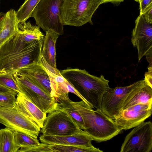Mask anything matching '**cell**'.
I'll return each mask as SVG.
<instances>
[{"label":"cell","mask_w":152,"mask_h":152,"mask_svg":"<svg viewBox=\"0 0 152 152\" xmlns=\"http://www.w3.org/2000/svg\"><path fill=\"white\" fill-rule=\"evenodd\" d=\"M43 40L26 42L17 32L0 47V71L13 73L38 61L41 56Z\"/></svg>","instance_id":"obj_1"},{"label":"cell","mask_w":152,"mask_h":152,"mask_svg":"<svg viewBox=\"0 0 152 152\" xmlns=\"http://www.w3.org/2000/svg\"><path fill=\"white\" fill-rule=\"evenodd\" d=\"M61 75L80 94L92 108L100 109L102 98L109 89V80L101 75L98 77L85 69L67 68L60 71Z\"/></svg>","instance_id":"obj_2"},{"label":"cell","mask_w":152,"mask_h":152,"mask_svg":"<svg viewBox=\"0 0 152 152\" xmlns=\"http://www.w3.org/2000/svg\"><path fill=\"white\" fill-rule=\"evenodd\" d=\"M74 102L76 108L84 123L83 129L93 140L101 142L110 140L121 131L114 120L100 109L94 110L83 101Z\"/></svg>","instance_id":"obj_3"},{"label":"cell","mask_w":152,"mask_h":152,"mask_svg":"<svg viewBox=\"0 0 152 152\" xmlns=\"http://www.w3.org/2000/svg\"><path fill=\"white\" fill-rule=\"evenodd\" d=\"M100 5L97 0H64L61 8V23L78 27L88 23L93 24L92 16Z\"/></svg>","instance_id":"obj_4"},{"label":"cell","mask_w":152,"mask_h":152,"mask_svg":"<svg viewBox=\"0 0 152 152\" xmlns=\"http://www.w3.org/2000/svg\"><path fill=\"white\" fill-rule=\"evenodd\" d=\"M64 0H40L31 17L36 24L45 32L52 30L59 35L64 34L61 18V8Z\"/></svg>","instance_id":"obj_5"},{"label":"cell","mask_w":152,"mask_h":152,"mask_svg":"<svg viewBox=\"0 0 152 152\" xmlns=\"http://www.w3.org/2000/svg\"><path fill=\"white\" fill-rule=\"evenodd\" d=\"M145 84L144 80H141L127 86L110 88L102 96L100 110L114 120L122 110L124 104L128 96Z\"/></svg>","instance_id":"obj_6"},{"label":"cell","mask_w":152,"mask_h":152,"mask_svg":"<svg viewBox=\"0 0 152 152\" xmlns=\"http://www.w3.org/2000/svg\"><path fill=\"white\" fill-rule=\"evenodd\" d=\"M13 74L20 92L26 99L46 114L55 110L57 102L54 97L26 77L14 73Z\"/></svg>","instance_id":"obj_7"},{"label":"cell","mask_w":152,"mask_h":152,"mask_svg":"<svg viewBox=\"0 0 152 152\" xmlns=\"http://www.w3.org/2000/svg\"><path fill=\"white\" fill-rule=\"evenodd\" d=\"M152 150V123L149 121L135 127L126 136L120 152H151Z\"/></svg>","instance_id":"obj_8"},{"label":"cell","mask_w":152,"mask_h":152,"mask_svg":"<svg viewBox=\"0 0 152 152\" xmlns=\"http://www.w3.org/2000/svg\"><path fill=\"white\" fill-rule=\"evenodd\" d=\"M131 41L137 49L138 61L146 56L150 65H152V23L146 21L142 14H140L135 21Z\"/></svg>","instance_id":"obj_9"},{"label":"cell","mask_w":152,"mask_h":152,"mask_svg":"<svg viewBox=\"0 0 152 152\" xmlns=\"http://www.w3.org/2000/svg\"><path fill=\"white\" fill-rule=\"evenodd\" d=\"M0 123L6 127L23 133L37 139L40 128L15 106L7 107L0 105Z\"/></svg>","instance_id":"obj_10"},{"label":"cell","mask_w":152,"mask_h":152,"mask_svg":"<svg viewBox=\"0 0 152 152\" xmlns=\"http://www.w3.org/2000/svg\"><path fill=\"white\" fill-rule=\"evenodd\" d=\"M41 129L42 134L60 136L72 135L81 129L66 113L56 110L46 116Z\"/></svg>","instance_id":"obj_11"},{"label":"cell","mask_w":152,"mask_h":152,"mask_svg":"<svg viewBox=\"0 0 152 152\" xmlns=\"http://www.w3.org/2000/svg\"><path fill=\"white\" fill-rule=\"evenodd\" d=\"M152 103H139L122 110L114 120L121 129L134 127L144 121L152 114Z\"/></svg>","instance_id":"obj_12"},{"label":"cell","mask_w":152,"mask_h":152,"mask_svg":"<svg viewBox=\"0 0 152 152\" xmlns=\"http://www.w3.org/2000/svg\"><path fill=\"white\" fill-rule=\"evenodd\" d=\"M40 62L46 69L49 76L52 90V96L56 100L73 93L85 103L86 101L80 94L61 75L57 68L50 66L41 56Z\"/></svg>","instance_id":"obj_13"},{"label":"cell","mask_w":152,"mask_h":152,"mask_svg":"<svg viewBox=\"0 0 152 152\" xmlns=\"http://www.w3.org/2000/svg\"><path fill=\"white\" fill-rule=\"evenodd\" d=\"M13 73L26 77L53 97L49 76L40 59L38 61L19 69Z\"/></svg>","instance_id":"obj_14"},{"label":"cell","mask_w":152,"mask_h":152,"mask_svg":"<svg viewBox=\"0 0 152 152\" xmlns=\"http://www.w3.org/2000/svg\"><path fill=\"white\" fill-rule=\"evenodd\" d=\"M39 140L43 143L49 145H67L92 147L93 138L84 130H81L75 134L66 136H54L42 134Z\"/></svg>","instance_id":"obj_15"},{"label":"cell","mask_w":152,"mask_h":152,"mask_svg":"<svg viewBox=\"0 0 152 152\" xmlns=\"http://www.w3.org/2000/svg\"><path fill=\"white\" fill-rule=\"evenodd\" d=\"M16 107L35 125L42 128L46 114L31 102L20 92L17 95Z\"/></svg>","instance_id":"obj_16"},{"label":"cell","mask_w":152,"mask_h":152,"mask_svg":"<svg viewBox=\"0 0 152 152\" xmlns=\"http://www.w3.org/2000/svg\"><path fill=\"white\" fill-rule=\"evenodd\" d=\"M102 152L99 148L61 145H49L43 143L35 146L20 147L18 152Z\"/></svg>","instance_id":"obj_17"},{"label":"cell","mask_w":152,"mask_h":152,"mask_svg":"<svg viewBox=\"0 0 152 152\" xmlns=\"http://www.w3.org/2000/svg\"><path fill=\"white\" fill-rule=\"evenodd\" d=\"M45 32L46 34L43 40L41 55L50 66L56 68V43L60 35L52 30Z\"/></svg>","instance_id":"obj_18"},{"label":"cell","mask_w":152,"mask_h":152,"mask_svg":"<svg viewBox=\"0 0 152 152\" xmlns=\"http://www.w3.org/2000/svg\"><path fill=\"white\" fill-rule=\"evenodd\" d=\"M18 24L16 11L14 10L11 9L5 13L0 26V47L16 34L18 29Z\"/></svg>","instance_id":"obj_19"},{"label":"cell","mask_w":152,"mask_h":152,"mask_svg":"<svg viewBox=\"0 0 152 152\" xmlns=\"http://www.w3.org/2000/svg\"><path fill=\"white\" fill-rule=\"evenodd\" d=\"M55 110L62 111L68 115L81 129H84L83 118L75 107L74 102L69 98L68 95L56 99Z\"/></svg>","instance_id":"obj_20"},{"label":"cell","mask_w":152,"mask_h":152,"mask_svg":"<svg viewBox=\"0 0 152 152\" xmlns=\"http://www.w3.org/2000/svg\"><path fill=\"white\" fill-rule=\"evenodd\" d=\"M17 33L21 39L26 42L43 40L45 37L40 27L32 25L29 21L19 23Z\"/></svg>","instance_id":"obj_21"},{"label":"cell","mask_w":152,"mask_h":152,"mask_svg":"<svg viewBox=\"0 0 152 152\" xmlns=\"http://www.w3.org/2000/svg\"><path fill=\"white\" fill-rule=\"evenodd\" d=\"M15 130L6 127L0 129V152H18L20 148L16 143Z\"/></svg>","instance_id":"obj_22"},{"label":"cell","mask_w":152,"mask_h":152,"mask_svg":"<svg viewBox=\"0 0 152 152\" xmlns=\"http://www.w3.org/2000/svg\"><path fill=\"white\" fill-rule=\"evenodd\" d=\"M139 103H152V88L146 83L124 105L122 110Z\"/></svg>","instance_id":"obj_23"},{"label":"cell","mask_w":152,"mask_h":152,"mask_svg":"<svg viewBox=\"0 0 152 152\" xmlns=\"http://www.w3.org/2000/svg\"><path fill=\"white\" fill-rule=\"evenodd\" d=\"M40 0H25L16 12L18 23H22L31 17L33 11Z\"/></svg>","instance_id":"obj_24"},{"label":"cell","mask_w":152,"mask_h":152,"mask_svg":"<svg viewBox=\"0 0 152 152\" xmlns=\"http://www.w3.org/2000/svg\"><path fill=\"white\" fill-rule=\"evenodd\" d=\"M15 137L16 144L20 148L35 146L40 143L37 139L15 130Z\"/></svg>","instance_id":"obj_25"},{"label":"cell","mask_w":152,"mask_h":152,"mask_svg":"<svg viewBox=\"0 0 152 152\" xmlns=\"http://www.w3.org/2000/svg\"><path fill=\"white\" fill-rule=\"evenodd\" d=\"M0 85L18 93L20 92L12 72L0 71Z\"/></svg>","instance_id":"obj_26"},{"label":"cell","mask_w":152,"mask_h":152,"mask_svg":"<svg viewBox=\"0 0 152 152\" xmlns=\"http://www.w3.org/2000/svg\"><path fill=\"white\" fill-rule=\"evenodd\" d=\"M17 94L15 93L0 92V105L7 107H15L17 102L15 96Z\"/></svg>","instance_id":"obj_27"},{"label":"cell","mask_w":152,"mask_h":152,"mask_svg":"<svg viewBox=\"0 0 152 152\" xmlns=\"http://www.w3.org/2000/svg\"><path fill=\"white\" fill-rule=\"evenodd\" d=\"M142 14L143 15L146 21L152 23V4L147 7Z\"/></svg>","instance_id":"obj_28"},{"label":"cell","mask_w":152,"mask_h":152,"mask_svg":"<svg viewBox=\"0 0 152 152\" xmlns=\"http://www.w3.org/2000/svg\"><path fill=\"white\" fill-rule=\"evenodd\" d=\"M148 71L145 73L144 80L146 83L152 88V67L149 66Z\"/></svg>","instance_id":"obj_29"},{"label":"cell","mask_w":152,"mask_h":152,"mask_svg":"<svg viewBox=\"0 0 152 152\" xmlns=\"http://www.w3.org/2000/svg\"><path fill=\"white\" fill-rule=\"evenodd\" d=\"M139 3L140 14H142L147 7L152 4V0H142Z\"/></svg>","instance_id":"obj_30"},{"label":"cell","mask_w":152,"mask_h":152,"mask_svg":"<svg viewBox=\"0 0 152 152\" xmlns=\"http://www.w3.org/2000/svg\"><path fill=\"white\" fill-rule=\"evenodd\" d=\"M101 4L108 2H110L117 5L119 4L121 2L124 1V0H97Z\"/></svg>","instance_id":"obj_31"},{"label":"cell","mask_w":152,"mask_h":152,"mask_svg":"<svg viewBox=\"0 0 152 152\" xmlns=\"http://www.w3.org/2000/svg\"><path fill=\"white\" fill-rule=\"evenodd\" d=\"M0 92H8L15 93L17 94L18 93V92L15 91L5 87L3 86H2L1 85H0Z\"/></svg>","instance_id":"obj_32"},{"label":"cell","mask_w":152,"mask_h":152,"mask_svg":"<svg viewBox=\"0 0 152 152\" xmlns=\"http://www.w3.org/2000/svg\"><path fill=\"white\" fill-rule=\"evenodd\" d=\"M5 13L2 12H0V26L2 22Z\"/></svg>","instance_id":"obj_33"},{"label":"cell","mask_w":152,"mask_h":152,"mask_svg":"<svg viewBox=\"0 0 152 152\" xmlns=\"http://www.w3.org/2000/svg\"><path fill=\"white\" fill-rule=\"evenodd\" d=\"M134 0L135 1L137 2H138V0Z\"/></svg>","instance_id":"obj_34"},{"label":"cell","mask_w":152,"mask_h":152,"mask_svg":"<svg viewBox=\"0 0 152 152\" xmlns=\"http://www.w3.org/2000/svg\"><path fill=\"white\" fill-rule=\"evenodd\" d=\"M142 0H138V2L139 3Z\"/></svg>","instance_id":"obj_35"}]
</instances>
